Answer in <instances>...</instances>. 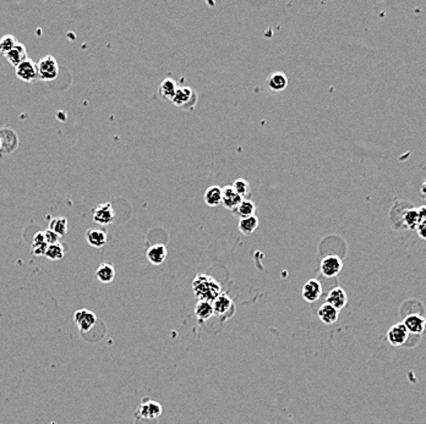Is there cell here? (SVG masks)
Returning <instances> with one entry per match:
<instances>
[{"label": "cell", "instance_id": "13", "mask_svg": "<svg viewBox=\"0 0 426 424\" xmlns=\"http://www.w3.org/2000/svg\"><path fill=\"white\" fill-rule=\"evenodd\" d=\"M139 416L141 418L146 419H156L161 416L162 413V406L158 402H154V401L147 400L144 401L141 405H140L138 410Z\"/></svg>", "mask_w": 426, "mask_h": 424}, {"label": "cell", "instance_id": "5", "mask_svg": "<svg viewBox=\"0 0 426 424\" xmlns=\"http://www.w3.org/2000/svg\"><path fill=\"white\" fill-rule=\"evenodd\" d=\"M342 268V259L339 257L333 256V254H330V256L323 258L320 264L321 273H322V275L326 276V278H333V276L338 275V274L341 273Z\"/></svg>", "mask_w": 426, "mask_h": 424}, {"label": "cell", "instance_id": "28", "mask_svg": "<svg viewBox=\"0 0 426 424\" xmlns=\"http://www.w3.org/2000/svg\"><path fill=\"white\" fill-rule=\"evenodd\" d=\"M403 221L405 223V225L408 226L409 229L418 228V225L421 223V218L419 215L418 209H408L404 212V215H403Z\"/></svg>", "mask_w": 426, "mask_h": 424}, {"label": "cell", "instance_id": "4", "mask_svg": "<svg viewBox=\"0 0 426 424\" xmlns=\"http://www.w3.org/2000/svg\"><path fill=\"white\" fill-rule=\"evenodd\" d=\"M197 102V94L192 88L190 87H178L176 94H174L171 103L177 107L181 108V109H186V108L192 107Z\"/></svg>", "mask_w": 426, "mask_h": 424}, {"label": "cell", "instance_id": "29", "mask_svg": "<svg viewBox=\"0 0 426 424\" xmlns=\"http://www.w3.org/2000/svg\"><path fill=\"white\" fill-rule=\"evenodd\" d=\"M64 254H65L64 246L58 242V244L49 245L48 248H47V252H46V254H44V257H47L50 260H60L64 258Z\"/></svg>", "mask_w": 426, "mask_h": 424}, {"label": "cell", "instance_id": "17", "mask_svg": "<svg viewBox=\"0 0 426 424\" xmlns=\"http://www.w3.org/2000/svg\"><path fill=\"white\" fill-rule=\"evenodd\" d=\"M5 58L9 63L11 64L12 66H15V68H17L20 64L26 62L27 59H30V58H28V55H27L26 47H25L24 44H21L18 42H17L16 46L12 48L10 52L6 54Z\"/></svg>", "mask_w": 426, "mask_h": 424}, {"label": "cell", "instance_id": "8", "mask_svg": "<svg viewBox=\"0 0 426 424\" xmlns=\"http://www.w3.org/2000/svg\"><path fill=\"white\" fill-rule=\"evenodd\" d=\"M16 76L21 81L32 84L38 78L37 64H34L32 60L27 59L26 62L20 64L16 68Z\"/></svg>", "mask_w": 426, "mask_h": 424}, {"label": "cell", "instance_id": "16", "mask_svg": "<svg viewBox=\"0 0 426 424\" xmlns=\"http://www.w3.org/2000/svg\"><path fill=\"white\" fill-rule=\"evenodd\" d=\"M403 324L405 325L409 334H421L425 331L426 319L420 314H409L404 318Z\"/></svg>", "mask_w": 426, "mask_h": 424}, {"label": "cell", "instance_id": "35", "mask_svg": "<svg viewBox=\"0 0 426 424\" xmlns=\"http://www.w3.org/2000/svg\"><path fill=\"white\" fill-rule=\"evenodd\" d=\"M2 149H3V139H2V137H0V152H2Z\"/></svg>", "mask_w": 426, "mask_h": 424}, {"label": "cell", "instance_id": "2", "mask_svg": "<svg viewBox=\"0 0 426 424\" xmlns=\"http://www.w3.org/2000/svg\"><path fill=\"white\" fill-rule=\"evenodd\" d=\"M74 321L76 327L80 330L81 335L84 339L88 336V334H91V331L94 329V328L100 327V319L93 313L92 311H88V309H79V311L75 312L74 314Z\"/></svg>", "mask_w": 426, "mask_h": 424}, {"label": "cell", "instance_id": "10", "mask_svg": "<svg viewBox=\"0 0 426 424\" xmlns=\"http://www.w3.org/2000/svg\"><path fill=\"white\" fill-rule=\"evenodd\" d=\"M409 337V331L405 328V325L403 323H398L393 325L392 328L387 333V339H389V342L392 346H402L404 345Z\"/></svg>", "mask_w": 426, "mask_h": 424}, {"label": "cell", "instance_id": "15", "mask_svg": "<svg viewBox=\"0 0 426 424\" xmlns=\"http://www.w3.org/2000/svg\"><path fill=\"white\" fill-rule=\"evenodd\" d=\"M167 247L162 244H157L148 248L147 252H146V258L153 266H161L165 260V258H167Z\"/></svg>", "mask_w": 426, "mask_h": 424}, {"label": "cell", "instance_id": "3", "mask_svg": "<svg viewBox=\"0 0 426 424\" xmlns=\"http://www.w3.org/2000/svg\"><path fill=\"white\" fill-rule=\"evenodd\" d=\"M38 78L42 81H53L59 75V65L52 55H46L37 64Z\"/></svg>", "mask_w": 426, "mask_h": 424}, {"label": "cell", "instance_id": "27", "mask_svg": "<svg viewBox=\"0 0 426 424\" xmlns=\"http://www.w3.org/2000/svg\"><path fill=\"white\" fill-rule=\"evenodd\" d=\"M255 212H256L255 203L250 199L241 200L239 207H238L237 210H235V213L240 216V219L247 218V216H251V215H255Z\"/></svg>", "mask_w": 426, "mask_h": 424}, {"label": "cell", "instance_id": "14", "mask_svg": "<svg viewBox=\"0 0 426 424\" xmlns=\"http://www.w3.org/2000/svg\"><path fill=\"white\" fill-rule=\"evenodd\" d=\"M326 304L333 306L336 309H343L348 304V296L342 288H335L328 292L326 297Z\"/></svg>", "mask_w": 426, "mask_h": 424}, {"label": "cell", "instance_id": "22", "mask_svg": "<svg viewBox=\"0 0 426 424\" xmlns=\"http://www.w3.org/2000/svg\"><path fill=\"white\" fill-rule=\"evenodd\" d=\"M177 84L176 81H173L171 78H164L163 82H162L160 86V97L164 100H171L173 99L174 94L177 92Z\"/></svg>", "mask_w": 426, "mask_h": 424}, {"label": "cell", "instance_id": "24", "mask_svg": "<svg viewBox=\"0 0 426 424\" xmlns=\"http://www.w3.org/2000/svg\"><path fill=\"white\" fill-rule=\"evenodd\" d=\"M239 230L243 235H251L259 226V219L256 215L247 216L239 220Z\"/></svg>", "mask_w": 426, "mask_h": 424}, {"label": "cell", "instance_id": "23", "mask_svg": "<svg viewBox=\"0 0 426 424\" xmlns=\"http://www.w3.org/2000/svg\"><path fill=\"white\" fill-rule=\"evenodd\" d=\"M195 314L200 320H208L215 314L212 302L199 301V304L196 305L195 308Z\"/></svg>", "mask_w": 426, "mask_h": 424}, {"label": "cell", "instance_id": "30", "mask_svg": "<svg viewBox=\"0 0 426 424\" xmlns=\"http://www.w3.org/2000/svg\"><path fill=\"white\" fill-rule=\"evenodd\" d=\"M231 186H233L235 192L239 194L243 199H246V197L250 196L251 186L246 180H244V178H238V180H235Z\"/></svg>", "mask_w": 426, "mask_h": 424}, {"label": "cell", "instance_id": "31", "mask_svg": "<svg viewBox=\"0 0 426 424\" xmlns=\"http://www.w3.org/2000/svg\"><path fill=\"white\" fill-rule=\"evenodd\" d=\"M17 44L16 38L11 34H6V36L0 38V54L3 55H6L10 50Z\"/></svg>", "mask_w": 426, "mask_h": 424}, {"label": "cell", "instance_id": "9", "mask_svg": "<svg viewBox=\"0 0 426 424\" xmlns=\"http://www.w3.org/2000/svg\"><path fill=\"white\" fill-rule=\"evenodd\" d=\"M266 88L272 93H279L283 92L288 86V77L285 73L281 71H275L269 73L266 78Z\"/></svg>", "mask_w": 426, "mask_h": 424}, {"label": "cell", "instance_id": "11", "mask_svg": "<svg viewBox=\"0 0 426 424\" xmlns=\"http://www.w3.org/2000/svg\"><path fill=\"white\" fill-rule=\"evenodd\" d=\"M301 295L305 301L314 304L322 296V285L317 279H310L309 281L304 284Z\"/></svg>", "mask_w": 426, "mask_h": 424}, {"label": "cell", "instance_id": "7", "mask_svg": "<svg viewBox=\"0 0 426 424\" xmlns=\"http://www.w3.org/2000/svg\"><path fill=\"white\" fill-rule=\"evenodd\" d=\"M92 218H93L94 223H97L98 225L107 226L114 223V220H115V212H114L110 203H104V205L97 206L93 209Z\"/></svg>", "mask_w": 426, "mask_h": 424}, {"label": "cell", "instance_id": "33", "mask_svg": "<svg viewBox=\"0 0 426 424\" xmlns=\"http://www.w3.org/2000/svg\"><path fill=\"white\" fill-rule=\"evenodd\" d=\"M416 229H418L419 236L426 240V219L422 220V221L418 225V228H416Z\"/></svg>", "mask_w": 426, "mask_h": 424}, {"label": "cell", "instance_id": "20", "mask_svg": "<svg viewBox=\"0 0 426 424\" xmlns=\"http://www.w3.org/2000/svg\"><path fill=\"white\" fill-rule=\"evenodd\" d=\"M203 200L208 207H217L222 205V187L211 186L205 192Z\"/></svg>", "mask_w": 426, "mask_h": 424}, {"label": "cell", "instance_id": "25", "mask_svg": "<svg viewBox=\"0 0 426 424\" xmlns=\"http://www.w3.org/2000/svg\"><path fill=\"white\" fill-rule=\"evenodd\" d=\"M68 219L64 218V216H59V218H53L49 223V230L55 232L56 235L64 236L66 232H68Z\"/></svg>", "mask_w": 426, "mask_h": 424}, {"label": "cell", "instance_id": "32", "mask_svg": "<svg viewBox=\"0 0 426 424\" xmlns=\"http://www.w3.org/2000/svg\"><path fill=\"white\" fill-rule=\"evenodd\" d=\"M43 234H44V240H46L47 244H48V246L49 245L58 244L59 242V236L56 235L54 231L49 230V229H47L46 231H43Z\"/></svg>", "mask_w": 426, "mask_h": 424}, {"label": "cell", "instance_id": "21", "mask_svg": "<svg viewBox=\"0 0 426 424\" xmlns=\"http://www.w3.org/2000/svg\"><path fill=\"white\" fill-rule=\"evenodd\" d=\"M96 276L101 282L109 284L113 281L114 278H115V269H114L112 264L102 263L100 268L97 269Z\"/></svg>", "mask_w": 426, "mask_h": 424}, {"label": "cell", "instance_id": "34", "mask_svg": "<svg viewBox=\"0 0 426 424\" xmlns=\"http://www.w3.org/2000/svg\"><path fill=\"white\" fill-rule=\"evenodd\" d=\"M421 192L424 193L425 196H426V183L422 184V186H421Z\"/></svg>", "mask_w": 426, "mask_h": 424}, {"label": "cell", "instance_id": "6", "mask_svg": "<svg viewBox=\"0 0 426 424\" xmlns=\"http://www.w3.org/2000/svg\"><path fill=\"white\" fill-rule=\"evenodd\" d=\"M212 305H213V311H215V314L221 318L230 317V315L233 314L231 312H234L233 299H231L227 293L222 292L221 295H219L218 297L212 302Z\"/></svg>", "mask_w": 426, "mask_h": 424}, {"label": "cell", "instance_id": "12", "mask_svg": "<svg viewBox=\"0 0 426 424\" xmlns=\"http://www.w3.org/2000/svg\"><path fill=\"white\" fill-rule=\"evenodd\" d=\"M241 200H243V198L235 192L231 185H228V186L222 189V205H223L224 208L235 212L241 203Z\"/></svg>", "mask_w": 426, "mask_h": 424}, {"label": "cell", "instance_id": "19", "mask_svg": "<svg viewBox=\"0 0 426 424\" xmlns=\"http://www.w3.org/2000/svg\"><path fill=\"white\" fill-rule=\"evenodd\" d=\"M317 315H319L320 320L322 321L323 324L331 325L335 324L337 319H338L339 311L333 307V306H331L328 304H323L319 308V311H317Z\"/></svg>", "mask_w": 426, "mask_h": 424}, {"label": "cell", "instance_id": "18", "mask_svg": "<svg viewBox=\"0 0 426 424\" xmlns=\"http://www.w3.org/2000/svg\"><path fill=\"white\" fill-rule=\"evenodd\" d=\"M86 241L92 247L101 248L108 242V234L101 229H90L86 231Z\"/></svg>", "mask_w": 426, "mask_h": 424}, {"label": "cell", "instance_id": "26", "mask_svg": "<svg viewBox=\"0 0 426 424\" xmlns=\"http://www.w3.org/2000/svg\"><path fill=\"white\" fill-rule=\"evenodd\" d=\"M48 248V244L44 240L43 232H37L32 240V251L34 256H44Z\"/></svg>", "mask_w": 426, "mask_h": 424}, {"label": "cell", "instance_id": "1", "mask_svg": "<svg viewBox=\"0 0 426 424\" xmlns=\"http://www.w3.org/2000/svg\"><path fill=\"white\" fill-rule=\"evenodd\" d=\"M192 290L199 301L213 302L222 293L221 284L205 274H200L193 279Z\"/></svg>", "mask_w": 426, "mask_h": 424}]
</instances>
